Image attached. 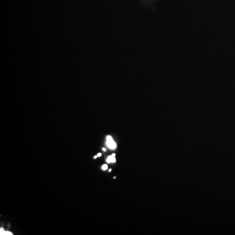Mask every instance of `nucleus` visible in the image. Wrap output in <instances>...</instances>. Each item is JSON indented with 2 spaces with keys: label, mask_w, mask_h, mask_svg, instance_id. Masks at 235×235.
I'll return each instance as SVG.
<instances>
[{
  "label": "nucleus",
  "mask_w": 235,
  "mask_h": 235,
  "mask_svg": "<svg viewBox=\"0 0 235 235\" xmlns=\"http://www.w3.org/2000/svg\"><path fill=\"white\" fill-rule=\"evenodd\" d=\"M112 156H114V157H115V156H116V155H115V153H113V154H112Z\"/></svg>",
  "instance_id": "1a4fd4ad"
},
{
  "label": "nucleus",
  "mask_w": 235,
  "mask_h": 235,
  "mask_svg": "<svg viewBox=\"0 0 235 235\" xmlns=\"http://www.w3.org/2000/svg\"><path fill=\"white\" fill-rule=\"evenodd\" d=\"M5 230H4L2 227L0 229V234H1V235H3V234H4V233H5Z\"/></svg>",
  "instance_id": "20e7f679"
},
{
  "label": "nucleus",
  "mask_w": 235,
  "mask_h": 235,
  "mask_svg": "<svg viewBox=\"0 0 235 235\" xmlns=\"http://www.w3.org/2000/svg\"><path fill=\"white\" fill-rule=\"evenodd\" d=\"M3 235H12V233L9 232V231H5V233H4Z\"/></svg>",
  "instance_id": "39448f33"
},
{
  "label": "nucleus",
  "mask_w": 235,
  "mask_h": 235,
  "mask_svg": "<svg viewBox=\"0 0 235 235\" xmlns=\"http://www.w3.org/2000/svg\"><path fill=\"white\" fill-rule=\"evenodd\" d=\"M97 157H98V156H97H97H94L93 158H94V159H96V158H97Z\"/></svg>",
  "instance_id": "6e6552de"
},
{
  "label": "nucleus",
  "mask_w": 235,
  "mask_h": 235,
  "mask_svg": "<svg viewBox=\"0 0 235 235\" xmlns=\"http://www.w3.org/2000/svg\"><path fill=\"white\" fill-rule=\"evenodd\" d=\"M97 156H98V157H101V153H99L98 154H97Z\"/></svg>",
  "instance_id": "423d86ee"
},
{
  "label": "nucleus",
  "mask_w": 235,
  "mask_h": 235,
  "mask_svg": "<svg viewBox=\"0 0 235 235\" xmlns=\"http://www.w3.org/2000/svg\"><path fill=\"white\" fill-rule=\"evenodd\" d=\"M103 150L104 152H106V149H105V148H103Z\"/></svg>",
  "instance_id": "0eeeda50"
},
{
  "label": "nucleus",
  "mask_w": 235,
  "mask_h": 235,
  "mask_svg": "<svg viewBox=\"0 0 235 235\" xmlns=\"http://www.w3.org/2000/svg\"><path fill=\"white\" fill-rule=\"evenodd\" d=\"M107 146L111 150H114L116 148V144L110 136L107 137Z\"/></svg>",
  "instance_id": "f257e3e1"
},
{
  "label": "nucleus",
  "mask_w": 235,
  "mask_h": 235,
  "mask_svg": "<svg viewBox=\"0 0 235 235\" xmlns=\"http://www.w3.org/2000/svg\"><path fill=\"white\" fill-rule=\"evenodd\" d=\"M108 169V165L107 164H104L103 166H102V170H107Z\"/></svg>",
  "instance_id": "7ed1b4c3"
},
{
  "label": "nucleus",
  "mask_w": 235,
  "mask_h": 235,
  "mask_svg": "<svg viewBox=\"0 0 235 235\" xmlns=\"http://www.w3.org/2000/svg\"><path fill=\"white\" fill-rule=\"evenodd\" d=\"M111 170H112V169H110L109 170H108V171H109V172H111Z\"/></svg>",
  "instance_id": "9d476101"
},
{
  "label": "nucleus",
  "mask_w": 235,
  "mask_h": 235,
  "mask_svg": "<svg viewBox=\"0 0 235 235\" xmlns=\"http://www.w3.org/2000/svg\"><path fill=\"white\" fill-rule=\"evenodd\" d=\"M106 161L108 163H115L116 162V158H115V157L112 156H108L107 160H106Z\"/></svg>",
  "instance_id": "f03ea898"
}]
</instances>
